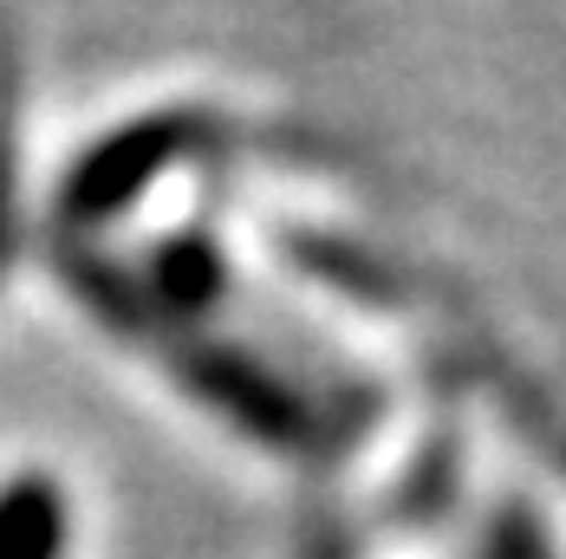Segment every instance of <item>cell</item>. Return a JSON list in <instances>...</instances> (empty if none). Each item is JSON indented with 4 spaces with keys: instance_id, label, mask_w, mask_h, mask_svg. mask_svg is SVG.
Listing matches in <instances>:
<instances>
[{
    "instance_id": "277c9868",
    "label": "cell",
    "mask_w": 566,
    "mask_h": 559,
    "mask_svg": "<svg viewBox=\"0 0 566 559\" xmlns=\"http://www.w3.org/2000/svg\"><path fill=\"white\" fill-rule=\"evenodd\" d=\"M222 254H216V241L209 234H176L157 247V261H150V293L170 306V313H202V306H216L222 299Z\"/></svg>"
},
{
    "instance_id": "8992f818",
    "label": "cell",
    "mask_w": 566,
    "mask_h": 559,
    "mask_svg": "<svg viewBox=\"0 0 566 559\" xmlns=\"http://www.w3.org/2000/svg\"><path fill=\"white\" fill-rule=\"evenodd\" d=\"M306 559H345V553H339V534H319V540H313V553H306Z\"/></svg>"
},
{
    "instance_id": "5b68a950",
    "label": "cell",
    "mask_w": 566,
    "mask_h": 559,
    "mask_svg": "<svg viewBox=\"0 0 566 559\" xmlns=\"http://www.w3.org/2000/svg\"><path fill=\"white\" fill-rule=\"evenodd\" d=\"M495 559H541V547H534V527H527L521 514L495 520Z\"/></svg>"
},
{
    "instance_id": "7a4b0ae2",
    "label": "cell",
    "mask_w": 566,
    "mask_h": 559,
    "mask_svg": "<svg viewBox=\"0 0 566 559\" xmlns=\"http://www.w3.org/2000/svg\"><path fill=\"white\" fill-rule=\"evenodd\" d=\"M164 358L182 371L189 391L209 397L228 423H248L261 443H274V449H300L306 443V430H313L306 410H300L268 371H254L241 351H222V345H202V338H189V333H170L164 338Z\"/></svg>"
},
{
    "instance_id": "6da1fadb",
    "label": "cell",
    "mask_w": 566,
    "mask_h": 559,
    "mask_svg": "<svg viewBox=\"0 0 566 559\" xmlns=\"http://www.w3.org/2000/svg\"><path fill=\"white\" fill-rule=\"evenodd\" d=\"M196 137H202V117H189V112H157V117H137V124L112 130L105 144H92L78 157V169L65 176V196H59L65 222L72 228L112 222L117 209H130L182 150H196Z\"/></svg>"
},
{
    "instance_id": "3957f363",
    "label": "cell",
    "mask_w": 566,
    "mask_h": 559,
    "mask_svg": "<svg viewBox=\"0 0 566 559\" xmlns=\"http://www.w3.org/2000/svg\"><path fill=\"white\" fill-rule=\"evenodd\" d=\"M65 553V502L46 475H20L0 488V559H59Z\"/></svg>"
}]
</instances>
